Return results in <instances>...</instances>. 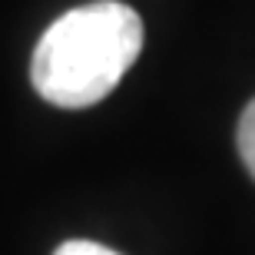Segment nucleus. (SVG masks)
<instances>
[{
    "mask_svg": "<svg viewBox=\"0 0 255 255\" xmlns=\"http://www.w3.org/2000/svg\"><path fill=\"white\" fill-rule=\"evenodd\" d=\"M139 50V13L120 0H93L47 27L33 50L30 80L47 103L86 110L120 86Z\"/></svg>",
    "mask_w": 255,
    "mask_h": 255,
    "instance_id": "obj_1",
    "label": "nucleus"
},
{
    "mask_svg": "<svg viewBox=\"0 0 255 255\" xmlns=\"http://www.w3.org/2000/svg\"><path fill=\"white\" fill-rule=\"evenodd\" d=\"M236 142H239V156L246 162V169L252 172V179H255V100L242 110V116H239Z\"/></svg>",
    "mask_w": 255,
    "mask_h": 255,
    "instance_id": "obj_2",
    "label": "nucleus"
},
{
    "mask_svg": "<svg viewBox=\"0 0 255 255\" xmlns=\"http://www.w3.org/2000/svg\"><path fill=\"white\" fill-rule=\"evenodd\" d=\"M53 255H120V252L100 246V242H90V239H73V242H63Z\"/></svg>",
    "mask_w": 255,
    "mask_h": 255,
    "instance_id": "obj_3",
    "label": "nucleus"
}]
</instances>
